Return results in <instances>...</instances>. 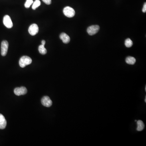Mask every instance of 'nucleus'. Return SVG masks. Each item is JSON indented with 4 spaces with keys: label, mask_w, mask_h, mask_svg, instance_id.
Here are the masks:
<instances>
[{
    "label": "nucleus",
    "mask_w": 146,
    "mask_h": 146,
    "mask_svg": "<svg viewBox=\"0 0 146 146\" xmlns=\"http://www.w3.org/2000/svg\"><path fill=\"white\" fill-rule=\"evenodd\" d=\"M32 60L31 58L28 56H23L21 58L19 61V65L22 68L31 64Z\"/></svg>",
    "instance_id": "nucleus-1"
},
{
    "label": "nucleus",
    "mask_w": 146,
    "mask_h": 146,
    "mask_svg": "<svg viewBox=\"0 0 146 146\" xmlns=\"http://www.w3.org/2000/svg\"><path fill=\"white\" fill-rule=\"evenodd\" d=\"M63 12L65 16L68 18H72L75 15V11L74 9L70 7H65Z\"/></svg>",
    "instance_id": "nucleus-2"
},
{
    "label": "nucleus",
    "mask_w": 146,
    "mask_h": 146,
    "mask_svg": "<svg viewBox=\"0 0 146 146\" xmlns=\"http://www.w3.org/2000/svg\"><path fill=\"white\" fill-rule=\"evenodd\" d=\"M8 42L6 40L3 41L1 43V54L2 56L6 55L8 51Z\"/></svg>",
    "instance_id": "nucleus-3"
},
{
    "label": "nucleus",
    "mask_w": 146,
    "mask_h": 146,
    "mask_svg": "<svg viewBox=\"0 0 146 146\" xmlns=\"http://www.w3.org/2000/svg\"><path fill=\"white\" fill-rule=\"evenodd\" d=\"M99 30L100 27L98 25H92L88 28L87 32L90 35H93L96 34Z\"/></svg>",
    "instance_id": "nucleus-4"
},
{
    "label": "nucleus",
    "mask_w": 146,
    "mask_h": 146,
    "mask_svg": "<svg viewBox=\"0 0 146 146\" xmlns=\"http://www.w3.org/2000/svg\"><path fill=\"white\" fill-rule=\"evenodd\" d=\"M3 22L5 26L8 29L12 28L13 26L11 19L8 15H6L4 17Z\"/></svg>",
    "instance_id": "nucleus-5"
},
{
    "label": "nucleus",
    "mask_w": 146,
    "mask_h": 146,
    "mask_svg": "<svg viewBox=\"0 0 146 146\" xmlns=\"http://www.w3.org/2000/svg\"><path fill=\"white\" fill-rule=\"evenodd\" d=\"M27 92V90L26 87L22 86L21 87L16 88L14 90L15 94L17 96H20L25 95Z\"/></svg>",
    "instance_id": "nucleus-6"
},
{
    "label": "nucleus",
    "mask_w": 146,
    "mask_h": 146,
    "mask_svg": "<svg viewBox=\"0 0 146 146\" xmlns=\"http://www.w3.org/2000/svg\"><path fill=\"white\" fill-rule=\"evenodd\" d=\"M39 31V27L37 25L33 24L31 25L29 29V34L32 36L36 35Z\"/></svg>",
    "instance_id": "nucleus-7"
},
{
    "label": "nucleus",
    "mask_w": 146,
    "mask_h": 146,
    "mask_svg": "<svg viewBox=\"0 0 146 146\" xmlns=\"http://www.w3.org/2000/svg\"><path fill=\"white\" fill-rule=\"evenodd\" d=\"M41 102L42 105L45 107H51L53 104V102L48 96H44L42 98Z\"/></svg>",
    "instance_id": "nucleus-8"
},
{
    "label": "nucleus",
    "mask_w": 146,
    "mask_h": 146,
    "mask_svg": "<svg viewBox=\"0 0 146 146\" xmlns=\"http://www.w3.org/2000/svg\"><path fill=\"white\" fill-rule=\"evenodd\" d=\"M7 126V121L4 116L0 114V129H4Z\"/></svg>",
    "instance_id": "nucleus-9"
},
{
    "label": "nucleus",
    "mask_w": 146,
    "mask_h": 146,
    "mask_svg": "<svg viewBox=\"0 0 146 146\" xmlns=\"http://www.w3.org/2000/svg\"><path fill=\"white\" fill-rule=\"evenodd\" d=\"M60 38L62 40L63 42L65 43H69L70 41V37L66 33H61L60 35Z\"/></svg>",
    "instance_id": "nucleus-10"
},
{
    "label": "nucleus",
    "mask_w": 146,
    "mask_h": 146,
    "mask_svg": "<svg viewBox=\"0 0 146 146\" xmlns=\"http://www.w3.org/2000/svg\"><path fill=\"white\" fill-rule=\"evenodd\" d=\"M137 128L136 129L138 131H141L144 130V123L141 120H138L137 121Z\"/></svg>",
    "instance_id": "nucleus-11"
},
{
    "label": "nucleus",
    "mask_w": 146,
    "mask_h": 146,
    "mask_svg": "<svg viewBox=\"0 0 146 146\" xmlns=\"http://www.w3.org/2000/svg\"><path fill=\"white\" fill-rule=\"evenodd\" d=\"M126 61L127 64H130V65H134L136 63V60L135 58L130 56L126 58Z\"/></svg>",
    "instance_id": "nucleus-12"
},
{
    "label": "nucleus",
    "mask_w": 146,
    "mask_h": 146,
    "mask_svg": "<svg viewBox=\"0 0 146 146\" xmlns=\"http://www.w3.org/2000/svg\"><path fill=\"white\" fill-rule=\"evenodd\" d=\"M38 50H39V51L40 53L42 55H44L46 54L47 50L45 47L44 45L42 44L39 45Z\"/></svg>",
    "instance_id": "nucleus-13"
},
{
    "label": "nucleus",
    "mask_w": 146,
    "mask_h": 146,
    "mask_svg": "<svg viewBox=\"0 0 146 146\" xmlns=\"http://www.w3.org/2000/svg\"><path fill=\"white\" fill-rule=\"evenodd\" d=\"M125 44L127 47H130L133 45V42L130 38H128L126 39L125 42Z\"/></svg>",
    "instance_id": "nucleus-14"
},
{
    "label": "nucleus",
    "mask_w": 146,
    "mask_h": 146,
    "mask_svg": "<svg viewBox=\"0 0 146 146\" xmlns=\"http://www.w3.org/2000/svg\"><path fill=\"white\" fill-rule=\"evenodd\" d=\"M33 4L32 5V9L34 10H35L37 8L41 5V2L39 0H35Z\"/></svg>",
    "instance_id": "nucleus-15"
},
{
    "label": "nucleus",
    "mask_w": 146,
    "mask_h": 146,
    "mask_svg": "<svg viewBox=\"0 0 146 146\" xmlns=\"http://www.w3.org/2000/svg\"><path fill=\"white\" fill-rule=\"evenodd\" d=\"M33 0H27L26 3H25V7L27 8H28L30 7V6L31 5L33 4Z\"/></svg>",
    "instance_id": "nucleus-16"
},
{
    "label": "nucleus",
    "mask_w": 146,
    "mask_h": 146,
    "mask_svg": "<svg viewBox=\"0 0 146 146\" xmlns=\"http://www.w3.org/2000/svg\"><path fill=\"white\" fill-rule=\"evenodd\" d=\"M42 1H43V2L45 3L46 4L49 5L51 4V0H42Z\"/></svg>",
    "instance_id": "nucleus-17"
},
{
    "label": "nucleus",
    "mask_w": 146,
    "mask_h": 146,
    "mask_svg": "<svg viewBox=\"0 0 146 146\" xmlns=\"http://www.w3.org/2000/svg\"><path fill=\"white\" fill-rule=\"evenodd\" d=\"M142 12L143 13H146V3H145L144 4V6H143V8H142Z\"/></svg>",
    "instance_id": "nucleus-18"
},
{
    "label": "nucleus",
    "mask_w": 146,
    "mask_h": 146,
    "mask_svg": "<svg viewBox=\"0 0 146 146\" xmlns=\"http://www.w3.org/2000/svg\"><path fill=\"white\" fill-rule=\"evenodd\" d=\"M45 40H42L41 41V44L43 45H45Z\"/></svg>",
    "instance_id": "nucleus-19"
},
{
    "label": "nucleus",
    "mask_w": 146,
    "mask_h": 146,
    "mask_svg": "<svg viewBox=\"0 0 146 146\" xmlns=\"http://www.w3.org/2000/svg\"><path fill=\"white\" fill-rule=\"evenodd\" d=\"M145 102H146V97H145Z\"/></svg>",
    "instance_id": "nucleus-20"
},
{
    "label": "nucleus",
    "mask_w": 146,
    "mask_h": 146,
    "mask_svg": "<svg viewBox=\"0 0 146 146\" xmlns=\"http://www.w3.org/2000/svg\"><path fill=\"white\" fill-rule=\"evenodd\" d=\"M145 91H146V86H145Z\"/></svg>",
    "instance_id": "nucleus-21"
}]
</instances>
